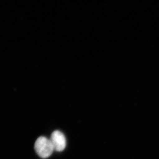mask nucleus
I'll use <instances>...</instances> for the list:
<instances>
[{"label": "nucleus", "mask_w": 159, "mask_h": 159, "mask_svg": "<svg viewBox=\"0 0 159 159\" xmlns=\"http://www.w3.org/2000/svg\"><path fill=\"white\" fill-rule=\"evenodd\" d=\"M34 148L37 155L43 159L49 157L54 150L50 139L44 136H40L37 139Z\"/></svg>", "instance_id": "f257e3e1"}, {"label": "nucleus", "mask_w": 159, "mask_h": 159, "mask_svg": "<svg viewBox=\"0 0 159 159\" xmlns=\"http://www.w3.org/2000/svg\"><path fill=\"white\" fill-rule=\"evenodd\" d=\"M50 139L54 150L61 152L64 150L66 146V139L62 132L58 130L54 131L51 135Z\"/></svg>", "instance_id": "f03ea898"}]
</instances>
